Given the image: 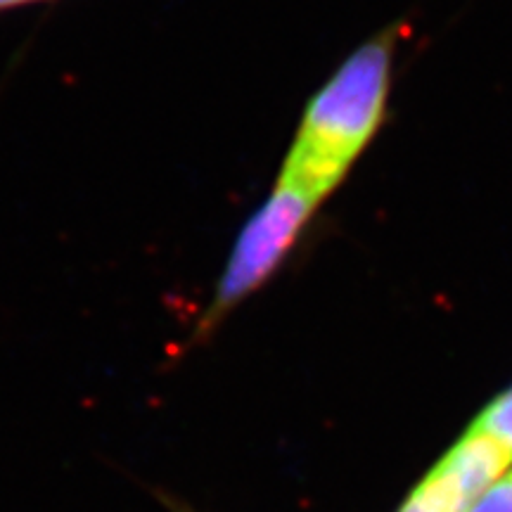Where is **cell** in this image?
I'll return each mask as SVG.
<instances>
[{"label":"cell","mask_w":512,"mask_h":512,"mask_svg":"<svg viewBox=\"0 0 512 512\" xmlns=\"http://www.w3.org/2000/svg\"><path fill=\"white\" fill-rule=\"evenodd\" d=\"M29 3H38V0H0V12L22 8V5H29Z\"/></svg>","instance_id":"7"},{"label":"cell","mask_w":512,"mask_h":512,"mask_svg":"<svg viewBox=\"0 0 512 512\" xmlns=\"http://www.w3.org/2000/svg\"><path fill=\"white\" fill-rule=\"evenodd\" d=\"M467 512H512V465L496 479Z\"/></svg>","instance_id":"5"},{"label":"cell","mask_w":512,"mask_h":512,"mask_svg":"<svg viewBox=\"0 0 512 512\" xmlns=\"http://www.w3.org/2000/svg\"><path fill=\"white\" fill-rule=\"evenodd\" d=\"M164 505H166V508H169L171 512H197L195 508H192V505L178 501V498H169V496L164 498Z\"/></svg>","instance_id":"6"},{"label":"cell","mask_w":512,"mask_h":512,"mask_svg":"<svg viewBox=\"0 0 512 512\" xmlns=\"http://www.w3.org/2000/svg\"><path fill=\"white\" fill-rule=\"evenodd\" d=\"M512 465V453L470 427L420 479L399 512H467Z\"/></svg>","instance_id":"3"},{"label":"cell","mask_w":512,"mask_h":512,"mask_svg":"<svg viewBox=\"0 0 512 512\" xmlns=\"http://www.w3.org/2000/svg\"><path fill=\"white\" fill-rule=\"evenodd\" d=\"M320 204L325 202L275 178L271 195L249 216L230 249L214 297L190 337L192 344L214 335L230 313L278 273L318 214Z\"/></svg>","instance_id":"2"},{"label":"cell","mask_w":512,"mask_h":512,"mask_svg":"<svg viewBox=\"0 0 512 512\" xmlns=\"http://www.w3.org/2000/svg\"><path fill=\"white\" fill-rule=\"evenodd\" d=\"M470 427L484 432L486 437L496 439L503 448L512 453V384L496 399H491L484 406V411L477 415Z\"/></svg>","instance_id":"4"},{"label":"cell","mask_w":512,"mask_h":512,"mask_svg":"<svg viewBox=\"0 0 512 512\" xmlns=\"http://www.w3.org/2000/svg\"><path fill=\"white\" fill-rule=\"evenodd\" d=\"M401 24L358 46L306 105L278 181L325 202L347 181L387 117Z\"/></svg>","instance_id":"1"}]
</instances>
